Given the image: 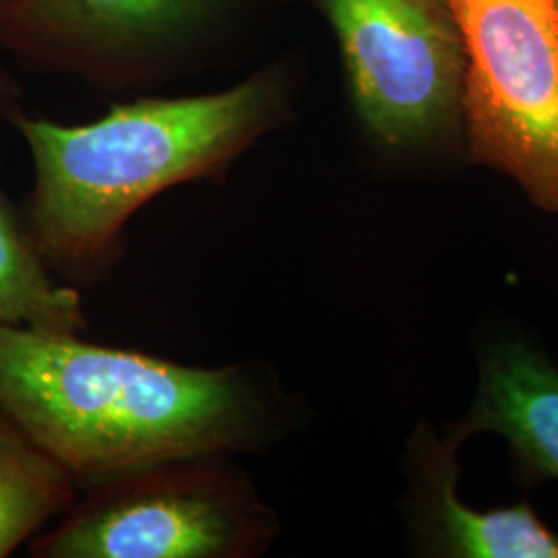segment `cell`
Returning a JSON list of instances; mask_svg holds the SVG:
<instances>
[{"instance_id":"7","label":"cell","mask_w":558,"mask_h":558,"mask_svg":"<svg viewBox=\"0 0 558 558\" xmlns=\"http://www.w3.org/2000/svg\"><path fill=\"white\" fill-rule=\"evenodd\" d=\"M416 482V532L430 555L461 558H557L558 536L527 502L476 511L458 499V442L428 424L410 439Z\"/></svg>"},{"instance_id":"8","label":"cell","mask_w":558,"mask_h":558,"mask_svg":"<svg viewBox=\"0 0 558 558\" xmlns=\"http://www.w3.org/2000/svg\"><path fill=\"white\" fill-rule=\"evenodd\" d=\"M478 433L509 440L521 482L558 480V368L523 339H505L482 362L478 396L449 440Z\"/></svg>"},{"instance_id":"2","label":"cell","mask_w":558,"mask_h":558,"mask_svg":"<svg viewBox=\"0 0 558 558\" xmlns=\"http://www.w3.org/2000/svg\"><path fill=\"white\" fill-rule=\"evenodd\" d=\"M290 108L292 85L279 66L214 94L124 101L83 124L4 108L34 161L23 211L41 259L75 288L106 279L143 205L184 182L220 179L288 122Z\"/></svg>"},{"instance_id":"9","label":"cell","mask_w":558,"mask_h":558,"mask_svg":"<svg viewBox=\"0 0 558 558\" xmlns=\"http://www.w3.org/2000/svg\"><path fill=\"white\" fill-rule=\"evenodd\" d=\"M0 325L83 336L89 323L80 288L60 281L34 242L25 211L0 179Z\"/></svg>"},{"instance_id":"5","label":"cell","mask_w":558,"mask_h":558,"mask_svg":"<svg viewBox=\"0 0 558 558\" xmlns=\"http://www.w3.org/2000/svg\"><path fill=\"white\" fill-rule=\"evenodd\" d=\"M331 23L360 126L403 154L461 120L465 52L451 0H317Z\"/></svg>"},{"instance_id":"3","label":"cell","mask_w":558,"mask_h":558,"mask_svg":"<svg viewBox=\"0 0 558 558\" xmlns=\"http://www.w3.org/2000/svg\"><path fill=\"white\" fill-rule=\"evenodd\" d=\"M278 511L230 456L160 461L81 488L27 544L34 558H260Z\"/></svg>"},{"instance_id":"6","label":"cell","mask_w":558,"mask_h":558,"mask_svg":"<svg viewBox=\"0 0 558 558\" xmlns=\"http://www.w3.org/2000/svg\"><path fill=\"white\" fill-rule=\"evenodd\" d=\"M240 0H15L0 46L40 69L110 87L151 77L172 50L228 17Z\"/></svg>"},{"instance_id":"12","label":"cell","mask_w":558,"mask_h":558,"mask_svg":"<svg viewBox=\"0 0 558 558\" xmlns=\"http://www.w3.org/2000/svg\"><path fill=\"white\" fill-rule=\"evenodd\" d=\"M11 2H15V0H0V9H4V7L11 4Z\"/></svg>"},{"instance_id":"10","label":"cell","mask_w":558,"mask_h":558,"mask_svg":"<svg viewBox=\"0 0 558 558\" xmlns=\"http://www.w3.org/2000/svg\"><path fill=\"white\" fill-rule=\"evenodd\" d=\"M80 495L77 478L0 410V558L50 527Z\"/></svg>"},{"instance_id":"11","label":"cell","mask_w":558,"mask_h":558,"mask_svg":"<svg viewBox=\"0 0 558 558\" xmlns=\"http://www.w3.org/2000/svg\"><path fill=\"white\" fill-rule=\"evenodd\" d=\"M20 87L17 81L11 80L7 73H0V110L17 104Z\"/></svg>"},{"instance_id":"4","label":"cell","mask_w":558,"mask_h":558,"mask_svg":"<svg viewBox=\"0 0 558 558\" xmlns=\"http://www.w3.org/2000/svg\"><path fill=\"white\" fill-rule=\"evenodd\" d=\"M470 158L558 211V0H451Z\"/></svg>"},{"instance_id":"1","label":"cell","mask_w":558,"mask_h":558,"mask_svg":"<svg viewBox=\"0 0 558 558\" xmlns=\"http://www.w3.org/2000/svg\"><path fill=\"white\" fill-rule=\"evenodd\" d=\"M0 410L81 488L170 459L257 456L300 418L259 362L193 366L11 325H0Z\"/></svg>"}]
</instances>
